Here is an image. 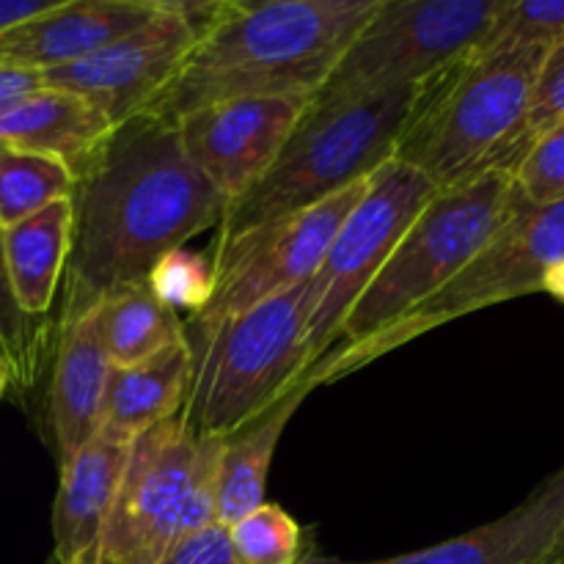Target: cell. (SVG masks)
<instances>
[{"instance_id": "31", "label": "cell", "mask_w": 564, "mask_h": 564, "mask_svg": "<svg viewBox=\"0 0 564 564\" xmlns=\"http://www.w3.org/2000/svg\"><path fill=\"white\" fill-rule=\"evenodd\" d=\"M44 88V80L39 72L20 69V66L0 64V116L14 110L17 105L25 102L31 94Z\"/></svg>"}, {"instance_id": "14", "label": "cell", "mask_w": 564, "mask_h": 564, "mask_svg": "<svg viewBox=\"0 0 564 564\" xmlns=\"http://www.w3.org/2000/svg\"><path fill=\"white\" fill-rule=\"evenodd\" d=\"M564 554V466L516 510L460 538L378 562L306 554L301 564H549Z\"/></svg>"}, {"instance_id": "32", "label": "cell", "mask_w": 564, "mask_h": 564, "mask_svg": "<svg viewBox=\"0 0 564 564\" xmlns=\"http://www.w3.org/2000/svg\"><path fill=\"white\" fill-rule=\"evenodd\" d=\"M55 0H0V33L42 14Z\"/></svg>"}, {"instance_id": "21", "label": "cell", "mask_w": 564, "mask_h": 564, "mask_svg": "<svg viewBox=\"0 0 564 564\" xmlns=\"http://www.w3.org/2000/svg\"><path fill=\"white\" fill-rule=\"evenodd\" d=\"M6 268L22 314L47 319L72 246V198H58L3 229Z\"/></svg>"}, {"instance_id": "15", "label": "cell", "mask_w": 564, "mask_h": 564, "mask_svg": "<svg viewBox=\"0 0 564 564\" xmlns=\"http://www.w3.org/2000/svg\"><path fill=\"white\" fill-rule=\"evenodd\" d=\"M158 0H55L0 33V64L44 75L77 64L158 17Z\"/></svg>"}, {"instance_id": "6", "label": "cell", "mask_w": 564, "mask_h": 564, "mask_svg": "<svg viewBox=\"0 0 564 564\" xmlns=\"http://www.w3.org/2000/svg\"><path fill=\"white\" fill-rule=\"evenodd\" d=\"M512 202L516 185L510 171H488L435 193L347 314L330 350L372 339L438 295L488 246L510 215Z\"/></svg>"}, {"instance_id": "26", "label": "cell", "mask_w": 564, "mask_h": 564, "mask_svg": "<svg viewBox=\"0 0 564 564\" xmlns=\"http://www.w3.org/2000/svg\"><path fill=\"white\" fill-rule=\"evenodd\" d=\"M50 328H53L50 319L28 317L17 306L9 268H6L3 226H0V356L9 361L11 372H14V386H20V389L33 386L39 369H42Z\"/></svg>"}, {"instance_id": "28", "label": "cell", "mask_w": 564, "mask_h": 564, "mask_svg": "<svg viewBox=\"0 0 564 564\" xmlns=\"http://www.w3.org/2000/svg\"><path fill=\"white\" fill-rule=\"evenodd\" d=\"M512 185L534 207L564 202V121L529 143L512 171Z\"/></svg>"}, {"instance_id": "10", "label": "cell", "mask_w": 564, "mask_h": 564, "mask_svg": "<svg viewBox=\"0 0 564 564\" xmlns=\"http://www.w3.org/2000/svg\"><path fill=\"white\" fill-rule=\"evenodd\" d=\"M435 193L438 191L427 176L400 160H389L369 176L367 191L341 220L323 264L314 273L317 306L308 323L312 367L330 350L347 314Z\"/></svg>"}, {"instance_id": "8", "label": "cell", "mask_w": 564, "mask_h": 564, "mask_svg": "<svg viewBox=\"0 0 564 564\" xmlns=\"http://www.w3.org/2000/svg\"><path fill=\"white\" fill-rule=\"evenodd\" d=\"M564 262V202L534 207L516 191L510 215L499 226L488 246L430 301L413 308L400 323L389 325L361 345L330 350L303 375L312 389L347 378L386 352L512 297L543 292L545 275Z\"/></svg>"}, {"instance_id": "4", "label": "cell", "mask_w": 564, "mask_h": 564, "mask_svg": "<svg viewBox=\"0 0 564 564\" xmlns=\"http://www.w3.org/2000/svg\"><path fill=\"white\" fill-rule=\"evenodd\" d=\"M545 50L477 55L424 86L394 160L433 182L463 185L488 171H516L521 130Z\"/></svg>"}, {"instance_id": "3", "label": "cell", "mask_w": 564, "mask_h": 564, "mask_svg": "<svg viewBox=\"0 0 564 564\" xmlns=\"http://www.w3.org/2000/svg\"><path fill=\"white\" fill-rule=\"evenodd\" d=\"M317 306L314 275L231 317L187 319L191 380L182 422L196 435H231L303 383L308 323Z\"/></svg>"}, {"instance_id": "18", "label": "cell", "mask_w": 564, "mask_h": 564, "mask_svg": "<svg viewBox=\"0 0 564 564\" xmlns=\"http://www.w3.org/2000/svg\"><path fill=\"white\" fill-rule=\"evenodd\" d=\"M113 130L108 116L91 102L50 86L0 116V143L55 160L75 180L97 158Z\"/></svg>"}, {"instance_id": "9", "label": "cell", "mask_w": 564, "mask_h": 564, "mask_svg": "<svg viewBox=\"0 0 564 564\" xmlns=\"http://www.w3.org/2000/svg\"><path fill=\"white\" fill-rule=\"evenodd\" d=\"M501 6L505 0H380L314 105L427 86L477 53Z\"/></svg>"}, {"instance_id": "19", "label": "cell", "mask_w": 564, "mask_h": 564, "mask_svg": "<svg viewBox=\"0 0 564 564\" xmlns=\"http://www.w3.org/2000/svg\"><path fill=\"white\" fill-rule=\"evenodd\" d=\"M187 380H191L187 341H180L132 367L113 369L97 438L130 446L143 433L169 422L171 416L182 413Z\"/></svg>"}, {"instance_id": "35", "label": "cell", "mask_w": 564, "mask_h": 564, "mask_svg": "<svg viewBox=\"0 0 564 564\" xmlns=\"http://www.w3.org/2000/svg\"><path fill=\"white\" fill-rule=\"evenodd\" d=\"M549 564H564V554H562V556H556V560H554V562H549Z\"/></svg>"}, {"instance_id": "1", "label": "cell", "mask_w": 564, "mask_h": 564, "mask_svg": "<svg viewBox=\"0 0 564 564\" xmlns=\"http://www.w3.org/2000/svg\"><path fill=\"white\" fill-rule=\"evenodd\" d=\"M72 246L53 328L147 284L165 253L220 224L226 202L191 163L174 121L143 113L110 132L72 191Z\"/></svg>"}, {"instance_id": "11", "label": "cell", "mask_w": 564, "mask_h": 564, "mask_svg": "<svg viewBox=\"0 0 564 564\" xmlns=\"http://www.w3.org/2000/svg\"><path fill=\"white\" fill-rule=\"evenodd\" d=\"M367 182H358L323 204L257 226L235 240L213 242V301L191 319L213 323L231 317L312 279L328 253L336 229L367 191Z\"/></svg>"}, {"instance_id": "34", "label": "cell", "mask_w": 564, "mask_h": 564, "mask_svg": "<svg viewBox=\"0 0 564 564\" xmlns=\"http://www.w3.org/2000/svg\"><path fill=\"white\" fill-rule=\"evenodd\" d=\"M11 383H14V372H11L9 361H6V358L0 356V400H3L6 391L11 389Z\"/></svg>"}, {"instance_id": "12", "label": "cell", "mask_w": 564, "mask_h": 564, "mask_svg": "<svg viewBox=\"0 0 564 564\" xmlns=\"http://www.w3.org/2000/svg\"><path fill=\"white\" fill-rule=\"evenodd\" d=\"M158 17L138 31L77 64L44 72V86L77 94L102 110L113 127L147 113L196 44L193 31L174 14L169 0H158Z\"/></svg>"}, {"instance_id": "30", "label": "cell", "mask_w": 564, "mask_h": 564, "mask_svg": "<svg viewBox=\"0 0 564 564\" xmlns=\"http://www.w3.org/2000/svg\"><path fill=\"white\" fill-rule=\"evenodd\" d=\"M158 564H240L231 551L229 532L218 523L187 534Z\"/></svg>"}, {"instance_id": "29", "label": "cell", "mask_w": 564, "mask_h": 564, "mask_svg": "<svg viewBox=\"0 0 564 564\" xmlns=\"http://www.w3.org/2000/svg\"><path fill=\"white\" fill-rule=\"evenodd\" d=\"M564 121V44H556L543 55L538 77H534L532 97H529L527 119L521 130V149L527 152L529 143L554 124Z\"/></svg>"}, {"instance_id": "33", "label": "cell", "mask_w": 564, "mask_h": 564, "mask_svg": "<svg viewBox=\"0 0 564 564\" xmlns=\"http://www.w3.org/2000/svg\"><path fill=\"white\" fill-rule=\"evenodd\" d=\"M543 292H551V295L564 301V262L560 264V268H554L549 275H545Z\"/></svg>"}, {"instance_id": "5", "label": "cell", "mask_w": 564, "mask_h": 564, "mask_svg": "<svg viewBox=\"0 0 564 564\" xmlns=\"http://www.w3.org/2000/svg\"><path fill=\"white\" fill-rule=\"evenodd\" d=\"M424 86L341 105H314L297 121L268 174L226 207L215 242L286 218L367 182L394 160Z\"/></svg>"}, {"instance_id": "27", "label": "cell", "mask_w": 564, "mask_h": 564, "mask_svg": "<svg viewBox=\"0 0 564 564\" xmlns=\"http://www.w3.org/2000/svg\"><path fill=\"white\" fill-rule=\"evenodd\" d=\"M149 290L171 312H191V317L202 314L215 292V264L209 251H187L185 246L165 253L147 279Z\"/></svg>"}, {"instance_id": "20", "label": "cell", "mask_w": 564, "mask_h": 564, "mask_svg": "<svg viewBox=\"0 0 564 564\" xmlns=\"http://www.w3.org/2000/svg\"><path fill=\"white\" fill-rule=\"evenodd\" d=\"M312 386L301 383L295 391L275 402L273 408L253 419L237 433L224 435V449L218 460V482H215V523L224 529L264 505L268 474L273 466L275 449L286 424L295 416L301 402L312 394Z\"/></svg>"}, {"instance_id": "24", "label": "cell", "mask_w": 564, "mask_h": 564, "mask_svg": "<svg viewBox=\"0 0 564 564\" xmlns=\"http://www.w3.org/2000/svg\"><path fill=\"white\" fill-rule=\"evenodd\" d=\"M564 44V0H505L477 55L545 50Z\"/></svg>"}, {"instance_id": "17", "label": "cell", "mask_w": 564, "mask_h": 564, "mask_svg": "<svg viewBox=\"0 0 564 564\" xmlns=\"http://www.w3.org/2000/svg\"><path fill=\"white\" fill-rule=\"evenodd\" d=\"M130 446L94 438L61 466L53 507L55 564H97Z\"/></svg>"}, {"instance_id": "25", "label": "cell", "mask_w": 564, "mask_h": 564, "mask_svg": "<svg viewBox=\"0 0 564 564\" xmlns=\"http://www.w3.org/2000/svg\"><path fill=\"white\" fill-rule=\"evenodd\" d=\"M226 532L240 564H301L306 556L301 523L279 505L264 501Z\"/></svg>"}, {"instance_id": "16", "label": "cell", "mask_w": 564, "mask_h": 564, "mask_svg": "<svg viewBox=\"0 0 564 564\" xmlns=\"http://www.w3.org/2000/svg\"><path fill=\"white\" fill-rule=\"evenodd\" d=\"M110 372L113 367L99 347L91 317L55 330L47 408L58 466L99 435Z\"/></svg>"}, {"instance_id": "22", "label": "cell", "mask_w": 564, "mask_h": 564, "mask_svg": "<svg viewBox=\"0 0 564 564\" xmlns=\"http://www.w3.org/2000/svg\"><path fill=\"white\" fill-rule=\"evenodd\" d=\"M94 334L113 369L132 367L185 341V323L158 301L149 284L127 286L97 303Z\"/></svg>"}, {"instance_id": "23", "label": "cell", "mask_w": 564, "mask_h": 564, "mask_svg": "<svg viewBox=\"0 0 564 564\" xmlns=\"http://www.w3.org/2000/svg\"><path fill=\"white\" fill-rule=\"evenodd\" d=\"M75 176L55 160L0 143V226L20 224L58 198H69Z\"/></svg>"}, {"instance_id": "7", "label": "cell", "mask_w": 564, "mask_h": 564, "mask_svg": "<svg viewBox=\"0 0 564 564\" xmlns=\"http://www.w3.org/2000/svg\"><path fill=\"white\" fill-rule=\"evenodd\" d=\"M220 449L224 435H196L180 413L132 441L97 564H158L213 527Z\"/></svg>"}, {"instance_id": "13", "label": "cell", "mask_w": 564, "mask_h": 564, "mask_svg": "<svg viewBox=\"0 0 564 564\" xmlns=\"http://www.w3.org/2000/svg\"><path fill=\"white\" fill-rule=\"evenodd\" d=\"M314 97H242L176 119L191 163L224 196L226 207L270 171Z\"/></svg>"}, {"instance_id": "2", "label": "cell", "mask_w": 564, "mask_h": 564, "mask_svg": "<svg viewBox=\"0 0 564 564\" xmlns=\"http://www.w3.org/2000/svg\"><path fill=\"white\" fill-rule=\"evenodd\" d=\"M380 0H226L147 113L176 121L242 97H314Z\"/></svg>"}]
</instances>
